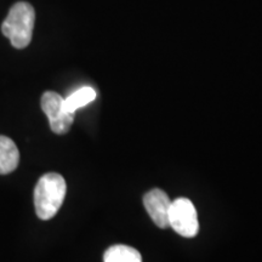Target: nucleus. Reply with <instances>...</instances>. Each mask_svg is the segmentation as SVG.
I'll return each mask as SVG.
<instances>
[{
	"instance_id": "f257e3e1",
	"label": "nucleus",
	"mask_w": 262,
	"mask_h": 262,
	"mask_svg": "<svg viewBox=\"0 0 262 262\" xmlns=\"http://www.w3.org/2000/svg\"><path fill=\"white\" fill-rule=\"evenodd\" d=\"M66 191L64 179L60 173L49 172L42 175L34 189V206L40 220H50L63 204Z\"/></svg>"
},
{
	"instance_id": "f03ea898",
	"label": "nucleus",
	"mask_w": 262,
	"mask_h": 262,
	"mask_svg": "<svg viewBox=\"0 0 262 262\" xmlns=\"http://www.w3.org/2000/svg\"><path fill=\"white\" fill-rule=\"evenodd\" d=\"M34 8L26 2H18L9 10L2 25V32L16 49H25L32 40L34 28Z\"/></svg>"
},
{
	"instance_id": "7ed1b4c3",
	"label": "nucleus",
	"mask_w": 262,
	"mask_h": 262,
	"mask_svg": "<svg viewBox=\"0 0 262 262\" xmlns=\"http://www.w3.org/2000/svg\"><path fill=\"white\" fill-rule=\"evenodd\" d=\"M169 226L185 238H193L199 232L198 214L193 203L187 198L171 202L169 211Z\"/></svg>"
},
{
	"instance_id": "20e7f679",
	"label": "nucleus",
	"mask_w": 262,
	"mask_h": 262,
	"mask_svg": "<svg viewBox=\"0 0 262 262\" xmlns=\"http://www.w3.org/2000/svg\"><path fill=\"white\" fill-rule=\"evenodd\" d=\"M41 108L47 114L51 130L57 135L70 131L74 120V113L70 112L64 104V98L54 91H47L41 96Z\"/></svg>"
},
{
	"instance_id": "39448f33",
	"label": "nucleus",
	"mask_w": 262,
	"mask_h": 262,
	"mask_svg": "<svg viewBox=\"0 0 262 262\" xmlns=\"http://www.w3.org/2000/svg\"><path fill=\"white\" fill-rule=\"evenodd\" d=\"M143 204L153 222L160 228H168L169 211L171 201L165 192L159 188H155L143 196Z\"/></svg>"
},
{
	"instance_id": "423d86ee",
	"label": "nucleus",
	"mask_w": 262,
	"mask_h": 262,
	"mask_svg": "<svg viewBox=\"0 0 262 262\" xmlns=\"http://www.w3.org/2000/svg\"><path fill=\"white\" fill-rule=\"evenodd\" d=\"M19 163V152L15 142L6 136H0V175L15 171Z\"/></svg>"
},
{
	"instance_id": "0eeeda50",
	"label": "nucleus",
	"mask_w": 262,
	"mask_h": 262,
	"mask_svg": "<svg viewBox=\"0 0 262 262\" xmlns=\"http://www.w3.org/2000/svg\"><path fill=\"white\" fill-rule=\"evenodd\" d=\"M104 262H142L141 254L127 245H113L103 255Z\"/></svg>"
},
{
	"instance_id": "6e6552de",
	"label": "nucleus",
	"mask_w": 262,
	"mask_h": 262,
	"mask_svg": "<svg viewBox=\"0 0 262 262\" xmlns=\"http://www.w3.org/2000/svg\"><path fill=\"white\" fill-rule=\"evenodd\" d=\"M95 98H96V91L90 86H84L64 98V104L70 112L75 113V111L93 102Z\"/></svg>"
}]
</instances>
